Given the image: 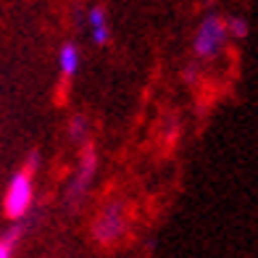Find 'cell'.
<instances>
[{
    "instance_id": "cell-1",
    "label": "cell",
    "mask_w": 258,
    "mask_h": 258,
    "mask_svg": "<svg viewBox=\"0 0 258 258\" xmlns=\"http://www.w3.org/2000/svg\"><path fill=\"white\" fill-rule=\"evenodd\" d=\"M129 232V214H126V203L124 201H108L100 214L92 221V237L98 245H116L126 237Z\"/></svg>"
},
{
    "instance_id": "cell-2",
    "label": "cell",
    "mask_w": 258,
    "mask_h": 258,
    "mask_svg": "<svg viewBox=\"0 0 258 258\" xmlns=\"http://www.w3.org/2000/svg\"><path fill=\"white\" fill-rule=\"evenodd\" d=\"M34 203V174L19 169L11 177L6 195H3V214L11 221H24Z\"/></svg>"
},
{
    "instance_id": "cell-3",
    "label": "cell",
    "mask_w": 258,
    "mask_h": 258,
    "mask_svg": "<svg viewBox=\"0 0 258 258\" xmlns=\"http://www.w3.org/2000/svg\"><path fill=\"white\" fill-rule=\"evenodd\" d=\"M227 40H229V34H227L224 19H221L219 14H208L195 29L192 53L201 58V61H211V58H216L221 50H224Z\"/></svg>"
},
{
    "instance_id": "cell-4",
    "label": "cell",
    "mask_w": 258,
    "mask_h": 258,
    "mask_svg": "<svg viewBox=\"0 0 258 258\" xmlns=\"http://www.w3.org/2000/svg\"><path fill=\"white\" fill-rule=\"evenodd\" d=\"M95 174H98V150L92 148V145H87L85 150H82V158H79V163H77L74 177L69 179L66 201H69V203H79L82 198L90 192Z\"/></svg>"
},
{
    "instance_id": "cell-5",
    "label": "cell",
    "mask_w": 258,
    "mask_h": 258,
    "mask_svg": "<svg viewBox=\"0 0 258 258\" xmlns=\"http://www.w3.org/2000/svg\"><path fill=\"white\" fill-rule=\"evenodd\" d=\"M79 63H82V53L77 48V42H63L61 50H58V69H61V77L72 79L79 72Z\"/></svg>"
},
{
    "instance_id": "cell-6",
    "label": "cell",
    "mask_w": 258,
    "mask_h": 258,
    "mask_svg": "<svg viewBox=\"0 0 258 258\" xmlns=\"http://www.w3.org/2000/svg\"><path fill=\"white\" fill-rule=\"evenodd\" d=\"M21 232H24V221H16V224L0 237V258H14V248L21 237Z\"/></svg>"
},
{
    "instance_id": "cell-7",
    "label": "cell",
    "mask_w": 258,
    "mask_h": 258,
    "mask_svg": "<svg viewBox=\"0 0 258 258\" xmlns=\"http://www.w3.org/2000/svg\"><path fill=\"white\" fill-rule=\"evenodd\" d=\"M87 132H90V121H87V116H85V113H74L72 119H69V137H72L74 143L85 145Z\"/></svg>"
},
{
    "instance_id": "cell-8",
    "label": "cell",
    "mask_w": 258,
    "mask_h": 258,
    "mask_svg": "<svg viewBox=\"0 0 258 258\" xmlns=\"http://www.w3.org/2000/svg\"><path fill=\"white\" fill-rule=\"evenodd\" d=\"M224 24H227V34L232 40H245L250 32V24L245 16H229V19H224Z\"/></svg>"
},
{
    "instance_id": "cell-9",
    "label": "cell",
    "mask_w": 258,
    "mask_h": 258,
    "mask_svg": "<svg viewBox=\"0 0 258 258\" xmlns=\"http://www.w3.org/2000/svg\"><path fill=\"white\" fill-rule=\"evenodd\" d=\"M87 27H90V32L105 29V27H108V11H105L103 6H92L87 11Z\"/></svg>"
},
{
    "instance_id": "cell-10",
    "label": "cell",
    "mask_w": 258,
    "mask_h": 258,
    "mask_svg": "<svg viewBox=\"0 0 258 258\" xmlns=\"http://www.w3.org/2000/svg\"><path fill=\"white\" fill-rule=\"evenodd\" d=\"M40 153H37V150H32V153L27 156V163H24V166H21V169H24V171H29V174H34V171H37L40 169Z\"/></svg>"
},
{
    "instance_id": "cell-11",
    "label": "cell",
    "mask_w": 258,
    "mask_h": 258,
    "mask_svg": "<svg viewBox=\"0 0 258 258\" xmlns=\"http://www.w3.org/2000/svg\"><path fill=\"white\" fill-rule=\"evenodd\" d=\"M184 79L195 82V79H198V72H195V69H187V72H184Z\"/></svg>"
}]
</instances>
